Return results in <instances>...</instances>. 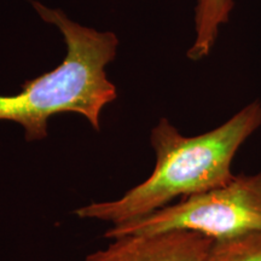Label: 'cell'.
<instances>
[{
	"label": "cell",
	"mask_w": 261,
	"mask_h": 261,
	"mask_svg": "<svg viewBox=\"0 0 261 261\" xmlns=\"http://www.w3.org/2000/svg\"><path fill=\"white\" fill-rule=\"evenodd\" d=\"M233 0H197L195 8V41L188 52L192 61L207 57L214 47L219 28L226 23Z\"/></svg>",
	"instance_id": "5"
},
{
	"label": "cell",
	"mask_w": 261,
	"mask_h": 261,
	"mask_svg": "<svg viewBox=\"0 0 261 261\" xmlns=\"http://www.w3.org/2000/svg\"><path fill=\"white\" fill-rule=\"evenodd\" d=\"M261 126V103L248 104L217 128L182 136L166 117L150 133L156 155L148 179L113 201L91 202L75 217L112 226L148 217L178 197H189L221 187L233 178L232 162L244 142Z\"/></svg>",
	"instance_id": "1"
},
{
	"label": "cell",
	"mask_w": 261,
	"mask_h": 261,
	"mask_svg": "<svg viewBox=\"0 0 261 261\" xmlns=\"http://www.w3.org/2000/svg\"><path fill=\"white\" fill-rule=\"evenodd\" d=\"M32 4L42 21L60 29L67 55L56 69L25 81L19 93L0 96V122L21 126L27 142L46 138L48 120L63 113L77 114L99 130L104 108L117 97L106 68L115 60L119 39L71 21L61 10Z\"/></svg>",
	"instance_id": "2"
},
{
	"label": "cell",
	"mask_w": 261,
	"mask_h": 261,
	"mask_svg": "<svg viewBox=\"0 0 261 261\" xmlns=\"http://www.w3.org/2000/svg\"><path fill=\"white\" fill-rule=\"evenodd\" d=\"M204 261H261V231L213 241Z\"/></svg>",
	"instance_id": "6"
},
{
	"label": "cell",
	"mask_w": 261,
	"mask_h": 261,
	"mask_svg": "<svg viewBox=\"0 0 261 261\" xmlns=\"http://www.w3.org/2000/svg\"><path fill=\"white\" fill-rule=\"evenodd\" d=\"M112 241L81 261H204L213 242L210 237L184 230L130 234Z\"/></svg>",
	"instance_id": "4"
},
{
	"label": "cell",
	"mask_w": 261,
	"mask_h": 261,
	"mask_svg": "<svg viewBox=\"0 0 261 261\" xmlns=\"http://www.w3.org/2000/svg\"><path fill=\"white\" fill-rule=\"evenodd\" d=\"M179 230L213 241L261 231V171L233 175L221 187L181 198L142 219L109 227L104 237L114 240Z\"/></svg>",
	"instance_id": "3"
}]
</instances>
